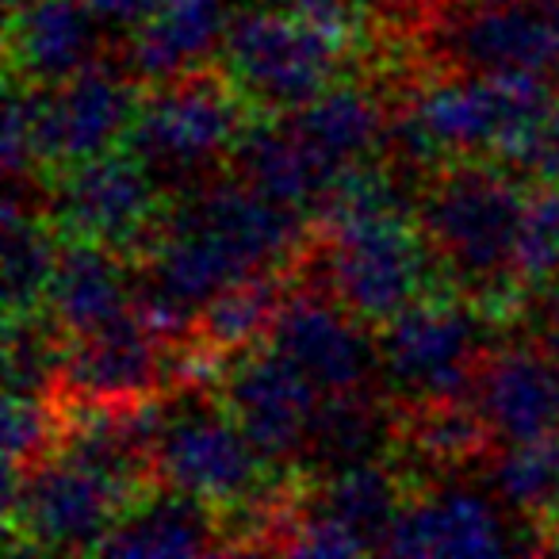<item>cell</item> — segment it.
Instances as JSON below:
<instances>
[{
    "label": "cell",
    "mask_w": 559,
    "mask_h": 559,
    "mask_svg": "<svg viewBox=\"0 0 559 559\" xmlns=\"http://www.w3.org/2000/svg\"><path fill=\"white\" fill-rule=\"evenodd\" d=\"M437 55L467 73H533L559 78V39L533 0L460 9L437 35Z\"/></svg>",
    "instance_id": "obj_14"
},
{
    "label": "cell",
    "mask_w": 559,
    "mask_h": 559,
    "mask_svg": "<svg viewBox=\"0 0 559 559\" xmlns=\"http://www.w3.org/2000/svg\"><path fill=\"white\" fill-rule=\"evenodd\" d=\"M556 104V81L548 78L452 70L429 81L406 111L437 157H506Z\"/></svg>",
    "instance_id": "obj_4"
},
{
    "label": "cell",
    "mask_w": 559,
    "mask_h": 559,
    "mask_svg": "<svg viewBox=\"0 0 559 559\" xmlns=\"http://www.w3.org/2000/svg\"><path fill=\"white\" fill-rule=\"evenodd\" d=\"M32 119L35 165L47 173L85 157L108 154L127 142L139 104L146 96L134 73L88 62L62 85H24Z\"/></svg>",
    "instance_id": "obj_9"
},
{
    "label": "cell",
    "mask_w": 559,
    "mask_h": 559,
    "mask_svg": "<svg viewBox=\"0 0 559 559\" xmlns=\"http://www.w3.org/2000/svg\"><path fill=\"white\" fill-rule=\"evenodd\" d=\"M218 399L269 464H292L307 452L322 391L269 342L241 349L223 368Z\"/></svg>",
    "instance_id": "obj_11"
},
{
    "label": "cell",
    "mask_w": 559,
    "mask_h": 559,
    "mask_svg": "<svg viewBox=\"0 0 559 559\" xmlns=\"http://www.w3.org/2000/svg\"><path fill=\"white\" fill-rule=\"evenodd\" d=\"M230 0H162V9L131 32V73L157 85L223 47L230 32Z\"/></svg>",
    "instance_id": "obj_21"
},
{
    "label": "cell",
    "mask_w": 559,
    "mask_h": 559,
    "mask_svg": "<svg viewBox=\"0 0 559 559\" xmlns=\"http://www.w3.org/2000/svg\"><path fill=\"white\" fill-rule=\"evenodd\" d=\"M487 319L479 304L421 296L383 322L380 365L388 383L406 399H472L479 360L487 357Z\"/></svg>",
    "instance_id": "obj_6"
},
{
    "label": "cell",
    "mask_w": 559,
    "mask_h": 559,
    "mask_svg": "<svg viewBox=\"0 0 559 559\" xmlns=\"http://www.w3.org/2000/svg\"><path fill=\"white\" fill-rule=\"evenodd\" d=\"M264 467H272L253 449L241 426L223 403L165 406L162 433L154 441V479L203 498L211 506L264 502Z\"/></svg>",
    "instance_id": "obj_8"
},
{
    "label": "cell",
    "mask_w": 559,
    "mask_h": 559,
    "mask_svg": "<svg viewBox=\"0 0 559 559\" xmlns=\"http://www.w3.org/2000/svg\"><path fill=\"white\" fill-rule=\"evenodd\" d=\"M50 218L66 238L146 253L162 226L157 185L127 146L108 150L50 173Z\"/></svg>",
    "instance_id": "obj_10"
},
{
    "label": "cell",
    "mask_w": 559,
    "mask_h": 559,
    "mask_svg": "<svg viewBox=\"0 0 559 559\" xmlns=\"http://www.w3.org/2000/svg\"><path fill=\"white\" fill-rule=\"evenodd\" d=\"M246 96L211 66H195L169 81H157L139 104L123 146L150 169V177L188 180L230 157L249 127Z\"/></svg>",
    "instance_id": "obj_2"
},
{
    "label": "cell",
    "mask_w": 559,
    "mask_h": 559,
    "mask_svg": "<svg viewBox=\"0 0 559 559\" xmlns=\"http://www.w3.org/2000/svg\"><path fill=\"white\" fill-rule=\"evenodd\" d=\"M510 548L518 544L502 513L464 487L411 495L383 540L388 556H495Z\"/></svg>",
    "instance_id": "obj_17"
},
{
    "label": "cell",
    "mask_w": 559,
    "mask_h": 559,
    "mask_svg": "<svg viewBox=\"0 0 559 559\" xmlns=\"http://www.w3.org/2000/svg\"><path fill=\"white\" fill-rule=\"evenodd\" d=\"M490 487L510 510L551 521L559 513V437L506 444L490 467Z\"/></svg>",
    "instance_id": "obj_28"
},
{
    "label": "cell",
    "mask_w": 559,
    "mask_h": 559,
    "mask_svg": "<svg viewBox=\"0 0 559 559\" xmlns=\"http://www.w3.org/2000/svg\"><path fill=\"white\" fill-rule=\"evenodd\" d=\"M311 502L319 510L334 513L337 521H345L368 544V551H383L388 528L399 518V510H403L406 495L399 475L388 464L360 460V464L330 472L311 495Z\"/></svg>",
    "instance_id": "obj_24"
},
{
    "label": "cell",
    "mask_w": 559,
    "mask_h": 559,
    "mask_svg": "<svg viewBox=\"0 0 559 559\" xmlns=\"http://www.w3.org/2000/svg\"><path fill=\"white\" fill-rule=\"evenodd\" d=\"M62 238L55 218L24 211L20 192H9L4 203V311L9 319L39 314L47 307L50 280H55Z\"/></svg>",
    "instance_id": "obj_23"
},
{
    "label": "cell",
    "mask_w": 559,
    "mask_h": 559,
    "mask_svg": "<svg viewBox=\"0 0 559 559\" xmlns=\"http://www.w3.org/2000/svg\"><path fill=\"white\" fill-rule=\"evenodd\" d=\"M169 376L165 337H157L131 307L108 326L70 337L58 391H66L78 406H127L162 395Z\"/></svg>",
    "instance_id": "obj_13"
},
{
    "label": "cell",
    "mask_w": 559,
    "mask_h": 559,
    "mask_svg": "<svg viewBox=\"0 0 559 559\" xmlns=\"http://www.w3.org/2000/svg\"><path fill=\"white\" fill-rule=\"evenodd\" d=\"M134 307V288L127 280V261L119 249L88 238H66L50 280L43 311L62 326L66 337L93 334Z\"/></svg>",
    "instance_id": "obj_19"
},
{
    "label": "cell",
    "mask_w": 559,
    "mask_h": 559,
    "mask_svg": "<svg viewBox=\"0 0 559 559\" xmlns=\"http://www.w3.org/2000/svg\"><path fill=\"white\" fill-rule=\"evenodd\" d=\"M388 441V414L368 391H345V395H322L314 411L307 452L319 467H337L372 460L376 449Z\"/></svg>",
    "instance_id": "obj_27"
},
{
    "label": "cell",
    "mask_w": 559,
    "mask_h": 559,
    "mask_svg": "<svg viewBox=\"0 0 559 559\" xmlns=\"http://www.w3.org/2000/svg\"><path fill=\"white\" fill-rule=\"evenodd\" d=\"M353 35L284 9H253L230 20L223 66L238 93L269 116L304 108L334 85Z\"/></svg>",
    "instance_id": "obj_3"
},
{
    "label": "cell",
    "mask_w": 559,
    "mask_h": 559,
    "mask_svg": "<svg viewBox=\"0 0 559 559\" xmlns=\"http://www.w3.org/2000/svg\"><path fill=\"white\" fill-rule=\"evenodd\" d=\"M276 9L296 12V16H307L314 24H326L334 32L357 35L360 24H365L368 0H276Z\"/></svg>",
    "instance_id": "obj_32"
},
{
    "label": "cell",
    "mask_w": 559,
    "mask_h": 559,
    "mask_svg": "<svg viewBox=\"0 0 559 559\" xmlns=\"http://www.w3.org/2000/svg\"><path fill=\"white\" fill-rule=\"evenodd\" d=\"M131 502H139L131 490L62 452L27 472H4L9 525L32 551H96Z\"/></svg>",
    "instance_id": "obj_7"
},
{
    "label": "cell",
    "mask_w": 559,
    "mask_h": 559,
    "mask_svg": "<svg viewBox=\"0 0 559 559\" xmlns=\"http://www.w3.org/2000/svg\"><path fill=\"white\" fill-rule=\"evenodd\" d=\"M518 272L521 292L544 288L559 280V188L556 185H536V192L525 203V218H521L518 234Z\"/></svg>",
    "instance_id": "obj_30"
},
{
    "label": "cell",
    "mask_w": 559,
    "mask_h": 559,
    "mask_svg": "<svg viewBox=\"0 0 559 559\" xmlns=\"http://www.w3.org/2000/svg\"><path fill=\"white\" fill-rule=\"evenodd\" d=\"M536 4V12L544 16V24L551 27V35L559 39V0H533Z\"/></svg>",
    "instance_id": "obj_34"
},
{
    "label": "cell",
    "mask_w": 559,
    "mask_h": 559,
    "mask_svg": "<svg viewBox=\"0 0 559 559\" xmlns=\"http://www.w3.org/2000/svg\"><path fill=\"white\" fill-rule=\"evenodd\" d=\"M234 177L257 188L261 195L292 207H319V200L337 185L342 169L314 154L304 139L288 127L284 116H269L241 131L238 146L230 150ZM349 173V169H345Z\"/></svg>",
    "instance_id": "obj_18"
},
{
    "label": "cell",
    "mask_w": 559,
    "mask_h": 559,
    "mask_svg": "<svg viewBox=\"0 0 559 559\" xmlns=\"http://www.w3.org/2000/svg\"><path fill=\"white\" fill-rule=\"evenodd\" d=\"M280 304H284V288H280V272H264V276H249L234 288L218 292L215 299L200 307L192 322L188 342L200 345L207 353H223L234 357L241 349H253L269 337L272 319H276Z\"/></svg>",
    "instance_id": "obj_25"
},
{
    "label": "cell",
    "mask_w": 559,
    "mask_h": 559,
    "mask_svg": "<svg viewBox=\"0 0 559 559\" xmlns=\"http://www.w3.org/2000/svg\"><path fill=\"white\" fill-rule=\"evenodd\" d=\"M288 127L326 157L334 169H357L368 154L383 146L391 116L368 88L360 85H330L304 108L284 111Z\"/></svg>",
    "instance_id": "obj_22"
},
{
    "label": "cell",
    "mask_w": 559,
    "mask_h": 559,
    "mask_svg": "<svg viewBox=\"0 0 559 559\" xmlns=\"http://www.w3.org/2000/svg\"><path fill=\"white\" fill-rule=\"evenodd\" d=\"M452 9H479V4H510V0H449Z\"/></svg>",
    "instance_id": "obj_35"
},
{
    "label": "cell",
    "mask_w": 559,
    "mask_h": 559,
    "mask_svg": "<svg viewBox=\"0 0 559 559\" xmlns=\"http://www.w3.org/2000/svg\"><path fill=\"white\" fill-rule=\"evenodd\" d=\"M100 20L85 0H12L9 70L24 85H62L100 47Z\"/></svg>",
    "instance_id": "obj_16"
},
{
    "label": "cell",
    "mask_w": 559,
    "mask_h": 559,
    "mask_svg": "<svg viewBox=\"0 0 559 559\" xmlns=\"http://www.w3.org/2000/svg\"><path fill=\"white\" fill-rule=\"evenodd\" d=\"M556 188H559V185H556Z\"/></svg>",
    "instance_id": "obj_38"
},
{
    "label": "cell",
    "mask_w": 559,
    "mask_h": 559,
    "mask_svg": "<svg viewBox=\"0 0 559 559\" xmlns=\"http://www.w3.org/2000/svg\"><path fill=\"white\" fill-rule=\"evenodd\" d=\"M9 4H12V0H9Z\"/></svg>",
    "instance_id": "obj_37"
},
{
    "label": "cell",
    "mask_w": 559,
    "mask_h": 559,
    "mask_svg": "<svg viewBox=\"0 0 559 559\" xmlns=\"http://www.w3.org/2000/svg\"><path fill=\"white\" fill-rule=\"evenodd\" d=\"M525 203L521 180L483 157H444L418 203V226L437 264L483 311L521 296L513 261Z\"/></svg>",
    "instance_id": "obj_1"
},
{
    "label": "cell",
    "mask_w": 559,
    "mask_h": 559,
    "mask_svg": "<svg viewBox=\"0 0 559 559\" xmlns=\"http://www.w3.org/2000/svg\"><path fill=\"white\" fill-rule=\"evenodd\" d=\"M264 342L292 360L322 395L368 391L380 365V342L368 337V322L345 311L330 292H284Z\"/></svg>",
    "instance_id": "obj_12"
},
{
    "label": "cell",
    "mask_w": 559,
    "mask_h": 559,
    "mask_svg": "<svg viewBox=\"0 0 559 559\" xmlns=\"http://www.w3.org/2000/svg\"><path fill=\"white\" fill-rule=\"evenodd\" d=\"M215 525V506L177 487H162V495H150L131 502L111 533L100 540L96 556L119 559H165V556H207L223 551Z\"/></svg>",
    "instance_id": "obj_20"
},
{
    "label": "cell",
    "mask_w": 559,
    "mask_h": 559,
    "mask_svg": "<svg viewBox=\"0 0 559 559\" xmlns=\"http://www.w3.org/2000/svg\"><path fill=\"white\" fill-rule=\"evenodd\" d=\"M518 177L533 185H559V104L525 131V139L502 157Z\"/></svg>",
    "instance_id": "obj_31"
},
{
    "label": "cell",
    "mask_w": 559,
    "mask_h": 559,
    "mask_svg": "<svg viewBox=\"0 0 559 559\" xmlns=\"http://www.w3.org/2000/svg\"><path fill=\"white\" fill-rule=\"evenodd\" d=\"M472 399L495 441L525 444L559 437V357L540 342L487 353Z\"/></svg>",
    "instance_id": "obj_15"
},
{
    "label": "cell",
    "mask_w": 559,
    "mask_h": 559,
    "mask_svg": "<svg viewBox=\"0 0 559 559\" xmlns=\"http://www.w3.org/2000/svg\"><path fill=\"white\" fill-rule=\"evenodd\" d=\"M88 9L96 12L104 27H119V32H134L139 24H146L157 9H162V0H85Z\"/></svg>",
    "instance_id": "obj_33"
},
{
    "label": "cell",
    "mask_w": 559,
    "mask_h": 559,
    "mask_svg": "<svg viewBox=\"0 0 559 559\" xmlns=\"http://www.w3.org/2000/svg\"><path fill=\"white\" fill-rule=\"evenodd\" d=\"M556 307H559V280H556Z\"/></svg>",
    "instance_id": "obj_36"
},
{
    "label": "cell",
    "mask_w": 559,
    "mask_h": 559,
    "mask_svg": "<svg viewBox=\"0 0 559 559\" xmlns=\"http://www.w3.org/2000/svg\"><path fill=\"white\" fill-rule=\"evenodd\" d=\"M314 234L322 241L326 292L368 326L380 330L426 296L429 264L437 257L421 226L403 211L342 226H314Z\"/></svg>",
    "instance_id": "obj_5"
},
{
    "label": "cell",
    "mask_w": 559,
    "mask_h": 559,
    "mask_svg": "<svg viewBox=\"0 0 559 559\" xmlns=\"http://www.w3.org/2000/svg\"><path fill=\"white\" fill-rule=\"evenodd\" d=\"M62 414L55 411V395L9 391L4 403V472H27L58 452L62 441Z\"/></svg>",
    "instance_id": "obj_29"
},
{
    "label": "cell",
    "mask_w": 559,
    "mask_h": 559,
    "mask_svg": "<svg viewBox=\"0 0 559 559\" xmlns=\"http://www.w3.org/2000/svg\"><path fill=\"white\" fill-rule=\"evenodd\" d=\"M403 441L414 444L421 460L441 467H464L490 449V426L483 421L475 399H414L406 403Z\"/></svg>",
    "instance_id": "obj_26"
}]
</instances>
